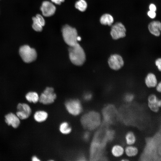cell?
Instances as JSON below:
<instances>
[{
  "instance_id": "4316f807",
  "label": "cell",
  "mask_w": 161,
  "mask_h": 161,
  "mask_svg": "<svg viewBox=\"0 0 161 161\" xmlns=\"http://www.w3.org/2000/svg\"><path fill=\"white\" fill-rule=\"evenodd\" d=\"M35 17L41 25L43 27L44 26L45 24V21L43 16L39 14H38L36 15Z\"/></svg>"
},
{
  "instance_id": "8992f818",
  "label": "cell",
  "mask_w": 161,
  "mask_h": 161,
  "mask_svg": "<svg viewBox=\"0 0 161 161\" xmlns=\"http://www.w3.org/2000/svg\"><path fill=\"white\" fill-rule=\"evenodd\" d=\"M126 33V29L124 25L120 22H117L112 26L110 34L112 39L116 40L125 37Z\"/></svg>"
},
{
  "instance_id": "f546056e",
  "label": "cell",
  "mask_w": 161,
  "mask_h": 161,
  "mask_svg": "<svg viewBox=\"0 0 161 161\" xmlns=\"http://www.w3.org/2000/svg\"><path fill=\"white\" fill-rule=\"evenodd\" d=\"M148 16L151 18H154L156 16V13L155 12L149 10L147 13Z\"/></svg>"
},
{
  "instance_id": "8d00e7d4",
  "label": "cell",
  "mask_w": 161,
  "mask_h": 161,
  "mask_svg": "<svg viewBox=\"0 0 161 161\" xmlns=\"http://www.w3.org/2000/svg\"><path fill=\"white\" fill-rule=\"evenodd\" d=\"M77 41H80L81 40V37L80 36H78L77 38Z\"/></svg>"
},
{
  "instance_id": "6da1fadb",
  "label": "cell",
  "mask_w": 161,
  "mask_h": 161,
  "mask_svg": "<svg viewBox=\"0 0 161 161\" xmlns=\"http://www.w3.org/2000/svg\"><path fill=\"white\" fill-rule=\"evenodd\" d=\"M83 127L88 130H93L97 128L101 122L100 115L97 112L90 111L84 114L80 118Z\"/></svg>"
},
{
  "instance_id": "83f0119b",
  "label": "cell",
  "mask_w": 161,
  "mask_h": 161,
  "mask_svg": "<svg viewBox=\"0 0 161 161\" xmlns=\"http://www.w3.org/2000/svg\"><path fill=\"white\" fill-rule=\"evenodd\" d=\"M16 115L19 118V119L21 120L27 119L29 117L26 114L19 111H18V112H16Z\"/></svg>"
},
{
  "instance_id": "836d02e7",
  "label": "cell",
  "mask_w": 161,
  "mask_h": 161,
  "mask_svg": "<svg viewBox=\"0 0 161 161\" xmlns=\"http://www.w3.org/2000/svg\"><path fill=\"white\" fill-rule=\"evenodd\" d=\"M51 1L55 4H60L61 3L63 2L64 0H51Z\"/></svg>"
},
{
  "instance_id": "ac0fdd59",
  "label": "cell",
  "mask_w": 161,
  "mask_h": 161,
  "mask_svg": "<svg viewBox=\"0 0 161 161\" xmlns=\"http://www.w3.org/2000/svg\"><path fill=\"white\" fill-rule=\"evenodd\" d=\"M125 140L128 145H133L136 141V137L134 134L131 131L128 132L126 134Z\"/></svg>"
},
{
  "instance_id": "f1b7e54d",
  "label": "cell",
  "mask_w": 161,
  "mask_h": 161,
  "mask_svg": "<svg viewBox=\"0 0 161 161\" xmlns=\"http://www.w3.org/2000/svg\"><path fill=\"white\" fill-rule=\"evenodd\" d=\"M90 137V133L88 131L84 132L83 135V139L85 141H87L89 140Z\"/></svg>"
},
{
  "instance_id": "d6a6232c",
  "label": "cell",
  "mask_w": 161,
  "mask_h": 161,
  "mask_svg": "<svg viewBox=\"0 0 161 161\" xmlns=\"http://www.w3.org/2000/svg\"><path fill=\"white\" fill-rule=\"evenodd\" d=\"M92 95L90 94H87L84 96V99L86 100H89L91 99L92 98Z\"/></svg>"
},
{
  "instance_id": "5b68a950",
  "label": "cell",
  "mask_w": 161,
  "mask_h": 161,
  "mask_svg": "<svg viewBox=\"0 0 161 161\" xmlns=\"http://www.w3.org/2000/svg\"><path fill=\"white\" fill-rule=\"evenodd\" d=\"M19 54L24 61L30 63L35 60L37 53L35 50L27 45L21 46L19 49Z\"/></svg>"
},
{
  "instance_id": "484cf974",
  "label": "cell",
  "mask_w": 161,
  "mask_h": 161,
  "mask_svg": "<svg viewBox=\"0 0 161 161\" xmlns=\"http://www.w3.org/2000/svg\"><path fill=\"white\" fill-rule=\"evenodd\" d=\"M134 98V96L131 93H128L126 94L124 97V99L125 101L128 102L132 101Z\"/></svg>"
},
{
  "instance_id": "74e56055",
  "label": "cell",
  "mask_w": 161,
  "mask_h": 161,
  "mask_svg": "<svg viewBox=\"0 0 161 161\" xmlns=\"http://www.w3.org/2000/svg\"><path fill=\"white\" fill-rule=\"evenodd\" d=\"M129 160L126 159H123L122 160H121V161H128Z\"/></svg>"
},
{
  "instance_id": "4fadbf2b",
  "label": "cell",
  "mask_w": 161,
  "mask_h": 161,
  "mask_svg": "<svg viewBox=\"0 0 161 161\" xmlns=\"http://www.w3.org/2000/svg\"><path fill=\"white\" fill-rule=\"evenodd\" d=\"M111 152L113 156L119 157L122 156L124 154V149L120 145H115L112 147Z\"/></svg>"
},
{
  "instance_id": "9c48e42d",
  "label": "cell",
  "mask_w": 161,
  "mask_h": 161,
  "mask_svg": "<svg viewBox=\"0 0 161 161\" xmlns=\"http://www.w3.org/2000/svg\"><path fill=\"white\" fill-rule=\"evenodd\" d=\"M40 9L43 16L46 17L53 15L56 10V7L54 5L48 1H43Z\"/></svg>"
},
{
  "instance_id": "d4e9b609",
  "label": "cell",
  "mask_w": 161,
  "mask_h": 161,
  "mask_svg": "<svg viewBox=\"0 0 161 161\" xmlns=\"http://www.w3.org/2000/svg\"><path fill=\"white\" fill-rule=\"evenodd\" d=\"M154 64L158 70L160 72L161 71V58L160 57L157 58L154 61Z\"/></svg>"
},
{
  "instance_id": "2e32d148",
  "label": "cell",
  "mask_w": 161,
  "mask_h": 161,
  "mask_svg": "<svg viewBox=\"0 0 161 161\" xmlns=\"http://www.w3.org/2000/svg\"><path fill=\"white\" fill-rule=\"evenodd\" d=\"M47 113L43 111L36 112L34 116L35 120L38 122H41L44 121L47 119Z\"/></svg>"
},
{
  "instance_id": "603a6c76",
  "label": "cell",
  "mask_w": 161,
  "mask_h": 161,
  "mask_svg": "<svg viewBox=\"0 0 161 161\" xmlns=\"http://www.w3.org/2000/svg\"><path fill=\"white\" fill-rule=\"evenodd\" d=\"M32 19L33 21L32 27L33 29L36 31H41L43 26L38 21L36 17H33Z\"/></svg>"
},
{
  "instance_id": "e0dca14e",
  "label": "cell",
  "mask_w": 161,
  "mask_h": 161,
  "mask_svg": "<svg viewBox=\"0 0 161 161\" xmlns=\"http://www.w3.org/2000/svg\"><path fill=\"white\" fill-rule=\"evenodd\" d=\"M18 111H20L29 116L31 110L29 106L26 103H19L17 106Z\"/></svg>"
},
{
  "instance_id": "7a4b0ae2",
  "label": "cell",
  "mask_w": 161,
  "mask_h": 161,
  "mask_svg": "<svg viewBox=\"0 0 161 161\" xmlns=\"http://www.w3.org/2000/svg\"><path fill=\"white\" fill-rule=\"evenodd\" d=\"M69 56L72 64L76 66H81L85 61L86 55L81 47L78 43L69 48Z\"/></svg>"
},
{
  "instance_id": "277c9868",
  "label": "cell",
  "mask_w": 161,
  "mask_h": 161,
  "mask_svg": "<svg viewBox=\"0 0 161 161\" xmlns=\"http://www.w3.org/2000/svg\"><path fill=\"white\" fill-rule=\"evenodd\" d=\"M109 68L114 71L121 69L125 65V61L122 56L118 53H113L110 55L107 60Z\"/></svg>"
},
{
  "instance_id": "cb8c5ba5",
  "label": "cell",
  "mask_w": 161,
  "mask_h": 161,
  "mask_svg": "<svg viewBox=\"0 0 161 161\" xmlns=\"http://www.w3.org/2000/svg\"><path fill=\"white\" fill-rule=\"evenodd\" d=\"M157 95L154 94H151L148 98V103H153L157 102L159 100Z\"/></svg>"
},
{
  "instance_id": "d590c367",
  "label": "cell",
  "mask_w": 161,
  "mask_h": 161,
  "mask_svg": "<svg viewBox=\"0 0 161 161\" xmlns=\"http://www.w3.org/2000/svg\"><path fill=\"white\" fill-rule=\"evenodd\" d=\"M32 160L33 161H38L40 160L36 157L34 156L32 157Z\"/></svg>"
},
{
  "instance_id": "7402d4cb",
  "label": "cell",
  "mask_w": 161,
  "mask_h": 161,
  "mask_svg": "<svg viewBox=\"0 0 161 161\" xmlns=\"http://www.w3.org/2000/svg\"><path fill=\"white\" fill-rule=\"evenodd\" d=\"M161 101L159 99L158 101L155 103H148V106L150 110L155 112H157L161 106Z\"/></svg>"
},
{
  "instance_id": "d6986e66",
  "label": "cell",
  "mask_w": 161,
  "mask_h": 161,
  "mask_svg": "<svg viewBox=\"0 0 161 161\" xmlns=\"http://www.w3.org/2000/svg\"><path fill=\"white\" fill-rule=\"evenodd\" d=\"M26 99L30 102L37 103L39 97L38 94L35 92H30L25 96Z\"/></svg>"
},
{
  "instance_id": "ba28073f",
  "label": "cell",
  "mask_w": 161,
  "mask_h": 161,
  "mask_svg": "<svg viewBox=\"0 0 161 161\" xmlns=\"http://www.w3.org/2000/svg\"><path fill=\"white\" fill-rule=\"evenodd\" d=\"M56 97L52 87H47L39 97L40 102L44 104H49L53 103Z\"/></svg>"
},
{
  "instance_id": "44dd1931",
  "label": "cell",
  "mask_w": 161,
  "mask_h": 161,
  "mask_svg": "<svg viewBox=\"0 0 161 161\" xmlns=\"http://www.w3.org/2000/svg\"><path fill=\"white\" fill-rule=\"evenodd\" d=\"M75 7L79 11H85L87 7V4L84 0H79L75 4Z\"/></svg>"
},
{
  "instance_id": "3957f363",
  "label": "cell",
  "mask_w": 161,
  "mask_h": 161,
  "mask_svg": "<svg viewBox=\"0 0 161 161\" xmlns=\"http://www.w3.org/2000/svg\"><path fill=\"white\" fill-rule=\"evenodd\" d=\"M62 32L64 41L69 46L78 43V33L75 28L69 25H65L62 27Z\"/></svg>"
},
{
  "instance_id": "4dcf8cb0",
  "label": "cell",
  "mask_w": 161,
  "mask_h": 161,
  "mask_svg": "<svg viewBox=\"0 0 161 161\" xmlns=\"http://www.w3.org/2000/svg\"><path fill=\"white\" fill-rule=\"evenodd\" d=\"M156 91L159 93L161 92V82L160 81L158 82L157 84L155 87Z\"/></svg>"
},
{
  "instance_id": "1f68e13d",
  "label": "cell",
  "mask_w": 161,
  "mask_h": 161,
  "mask_svg": "<svg viewBox=\"0 0 161 161\" xmlns=\"http://www.w3.org/2000/svg\"><path fill=\"white\" fill-rule=\"evenodd\" d=\"M149 10L155 12L157 10V7L155 5L153 4H151L149 6Z\"/></svg>"
},
{
  "instance_id": "ffe728a7",
  "label": "cell",
  "mask_w": 161,
  "mask_h": 161,
  "mask_svg": "<svg viewBox=\"0 0 161 161\" xmlns=\"http://www.w3.org/2000/svg\"><path fill=\"white\" fill-rule=\"evenodd\" d=\"M59 130L63 134H66L71 132L72 129L68 123L66 122H64L61 123L60 125Z\"/></svg>"
},
{
  "instance_id": "5bb4252c",
  "label": "cell",
  "mask_w": 161,
  "mask_h": 161,
  "mask_svg": "<svg viewBox=\"0 0 161 161\" xmlns=\"http://www.w3.org/2000/svg\"><path fill=\"white\" fill-rule=\"evenodd\" d=\"M114 21V19L113 16L109 13L103 14L100 18V23L105 25L111 26Z\"/></svg>"
},
{
  "instance_id": "52a82bcc",
  "label": "cell",
  "mask_w": 161,
  "mask_h": 161,
  "mask_svg": "<svg viewBox=\"0 0 161 161\" xmlns=\"http://www.w3.org/2000/svg\"><path fill=\"white\" fill-rule=\"evenodd\" d=\"M65 104L67 110L72 115H78L82 111V106L80 102L78 99L68 100L66 102Z\"/></svg>"
},
{
  "instance_id": "8fae6325",
  "label": "cell",
  "mask_w": 161,
  "mask_h": 161,
  "mask_svg": "<svg viewBox=\"0 0 161 161\" xmlns=\"http://www.w3.org/2000/svg\"><path fill=\"white\" fill-rule=\"evenodd\" d=\"M148 28L149 32L152 35L156 37L160 35L161 24L160 21H154L151 22L148 25Z\"/></svg>"
},
{
  "instance_id": "7c38bea8",
  "label": "cell",
  "mask_w": 161,
  "mask_h": 161,
  "mask_svg": "<svg viewBox=\"0 0 161 161\" xmlns=\"http://www.w3.org/2000/svg\"><path fill=\"white\" fill-rule=\"evenodd\" d=\"M5 121L8 125H11L14 128H17L20 123L19 118L16 115L12 113L5 115Z\"/></svg>"
},
{
  "instance_id": "e575fe53",
  "label": "cell",
  "mask_w": 161,
  "mask_h": 161,
  "mask_svg": "<svg viewBox=\"0 0 161 161\" xmlns=\"http://www.w3.org/2000/svg\"><path fill=\"white\" fill-rule=\"evenodd\" d=\"M85 158L84 156L83 155L80 156L78 158V160L79 161H84L85 160Z\"/></svg>"
},
{
  "instance_id": "30bf717a",
  "label": "cell",
  "mask_w": 161,
  "mask_h": 161,
  "mask_svg": "<svg viewBox=\"0 0 161 161\" xmlns=\"http://www.w3.org/2000/svg\"><path fill=\"white\" fill-rule=\"evenodd\" d=\"M158 82L157 76L153 72L148 73L145 78V84L146 86L148 88H155Z\"/></svg>"
},
{
  "instance_id": "9a60e30c",
  "label": "cell",
  "mask_w": 161,
  "mask_h": 161,
  "mask_svg": "<svg viewBox=\"0 0 161 161\" xmlns=\"http://www.w3.org/2000/svg\"><path fill=\"white\" fill-rule=\"evenodd\" d=\"M124 152L128 157H132L137 155L138 150L137 148L133 145H128L124 149Z\"/></svg>"
}]
</instances>
